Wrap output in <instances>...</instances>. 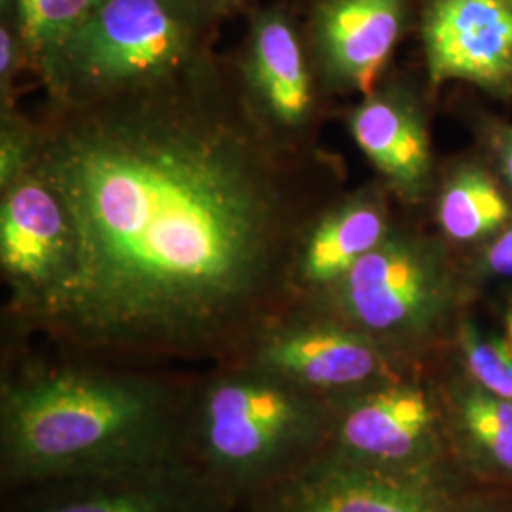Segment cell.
Wrapping results in <instances>:
<instances>
[{"label":"cell","mask_w":512,"mask_h":512,"mask_svg":"<svg viewBox=\"0 0 512 512\" xmlns=\"http://www.w3.org/2000/svg\"><path fill=\"white\" fill-rule=\"evenodd\" d=\"M33 169L73 226L69 268L18 317L112 361H236L291 304L298 239L330 200L325 156L281 145L234 61L90 103L46 105Z\"/></svg>","instance_id":"obj_1"},{"label":"cell","mask_w":512,"mask_h":512,"mask_svg":"<svg viewBox=\"0 0 512 512\" xmlns=\"http://www.w3.org/2000/svg\"><path fill=\"white\" fill-rule=\"evenodd\" d=\"M188 391L103 366L31 368L4 380V484L44 486L186 458Z\"/></svg>","instance_id":"obj_2"},{"label":"cell","mask_w":512,"mask_h":512,"mask_svg":"<svg viewBox=\"0 0 512 512\" xmlns=\"http://www.w3.org/2000/svg\"><path fill=\"white\" fill-rule=\"evenodd\" d=\"M329 403L243 361L188 391L184 452L222 494L260 495L321 454Z\"/></svg>","instance_id":"obj_3"},{"label":"cell","mask_w":512,"mask_h":512,"mask_svg":"<svg viewBox=\"0 0 512 512\" xmlns=\"http://www.w3.org/2000/svg\"><path fill=\"white\" fill-rule=\"evenodd\" d=\"M192 0H99L40 78L54 103L141 92L200 69L215 25Z\"/></svg>","instance_id":"obj_4"},{"label":"cell","mask_w":512,"mask_h":512,"mask_svg":"<svg viewBox=\"0 0 512 512\" xmlns=\"http://www.w3.org/2000/svg\"><path fill=\"white\" fill-rule=\"evenodd\" d=\"M463 281L440 236L395 224L319 302L395 359L429 344L458 310ZM302 304V302H300Z\"/></svg>","instance_id":"obj_5"},{"label":"cell","mask_w":512,"mask_h":512,"mask_svg":"<svg viewBox=\"0 0 512 512\" xmlns=\"http://www.w3.org/2000/svg\"><path fill=\"white\" fill-rule=\"evenodd\" d=\"M236 361L268 370L327 403L395 380L397 359L323 308L291 302L274 313Z\"/></svg>","instance_id":"obj_6"},{"label":"cell","mask_w":512,"mask_h":512,"mask_svg":"<svg viewBox=\"0 0 512 512\" xmlns=\"http://www.w3.org/2000/svg\"><path fill=\"white\" fill-rule=\"evenodd\" d=\"M232 61L245 101L268 133L285 147H315L327 93L304 27L279 6L256 8Z\"/></svg>","instance_id":"obj_7"},{"label":"cell","mask_w":512,"mask_h":512,"mask_svg":"<svg viewBox=\"0 0 512 512\" xmlns=\"http://www.w3.org/2000/svg\"><path fill=\"white\" fill-rule=\"evenodd\" d=\"M260 512H450L437 467L384 469L317 454L262 492Z\"/></svg>","instance_id":"obj_8"},{"label":"cell","mask_w":512,"mask_h":512,"mask_svg":"<svg viewBox=\"0 0 512 512\" xmlns=\"http://www.w3.org/2000/svg\"><path fill=\"white\" fill-rule=\"evenodd\" d=\"M73 226L37 169L0 188V270L14 319L31 310L69 268Z\"/></svg>","instance_id":"obj_9"},{"label":"cell","mask_w":512,"mask_h":512,"mask_svg":"<svg viewBox=\"0 0 512 512\" xmlns=\"http://www.w3.org/2000/svg\"><path fill=\"white\" fill-rule=\"evenodd\" d=\"M332 418V454L384 469L433 467L439 412L421 385L399 378L340 401Z\"/></svg>","instance_id":"obj_10"},{"label":"cell","mask_w":512,"mask_h":512,"mask_svg":"<svg viewBox=\"0 0 512 512\" xmlns=\"http://www.w3.org/2000/svg\"><path fill=\"white\" fill-rule=\"evenodd\" d=\"M420 29L431 88L465 82L512 97V0H425Z\"/></svg>","instance_id":"obj_11"},{"label":"cell","mask_w":512,"mask_h":512,"mask_svg":"<svg viewBox=\"0 0 512 512\" xmlns=\"http://www.w3.org/2000/svg\"><path fill=\"white\" fill-rule=\"evenodd\" d=\"M410 21V0H311L304 25L327 95L372 92Z\"/></svg>","instance_id":"obj_12"},{"label":"cell","mask_w":512,"mask_h":512,"mask_svg":"<svg viewBox=\"0 0 512 512\" xmlns=\"http://www.w3.org/2000/svg\"><path fill=\"white\" fill-rule=\"evenodd\" d=\"M348 131L393 198L416 207L433 196V143L420 95L410 84L382 80L349 110Z\"/></svg>","instance_id":"obj_13"},{"label":"cell","mask_w":512,"mask_h":512,"mask_svg":"<svg viewBox=\"0 0 512 512\" xmlns=\"http://www.w3.org/2000/svg\"><path fill=\"white\" fill-rule=\"evenodd\" d=\"M382 181L330 200L308 222L294 249L291 302L315 304L395 228Z\"/></svg>","instance_id":"obj_14"},{"label":"cell","mask_w":512,"mask_h":512,"mask_svg":"<svg viewBox=\"0 0 512 512\" xmlns=\"http://www.w3.org/2000/svg\"><path fill=\"white\" fill-rule=\"evenodd\" d=\"M38 488L16 512H226L230 503L188 458Z\"/></svg>","instance_id":"obj_15"},{"label":"cell","mask_w":512,"mask_h":512,"mask_svg":"<svg viewBox=\"0 0 512 512\" xmlns=\"http://www.w3.org/2000/svg\"><path fill=\"white\" fill-rule=\"evenodd\" d=\"M433 217L450 247L480 249L512 224V198L494 167L459 160L433 190Z\"/></svg>","instance_id":"obj_16"},{"label":"cell","mask_w":512,"mask_h":512,"mask_svg":"<svg viewBox=\"0 0 512 512\" xmlns=\"http://www.w3.org/2000/svg\"><path fill=\"white\" fill-rule=\"evenodd\" d=\"M452 421L465 452L480 467L512 480V403L486 393L473 382L452 397Z\"/></svg>","instance_id":"obj_17"},{"label":"cell","mask_w":512,"mask_h":512,"mask_svg":"<svg viewBox=\"0 0 512 512\" xmlns=\"http://www.w3.org/2000/svg\"><path fill=\"white\" fill-rule=\"evenodd\" d=\"M97 4L99 0H0L2 16L16 25L38 82L59 46Z\"/></svg>","instance_id":"obj_18"},{"label":"cell","mask_w":512,"mask_h":512,"mask_svg":"<svg viewBox=\"0 0 512 512\" xmlns=\"http://www.w3.org/2000/svg\"><path fill=\"white\" fill-rule=\"evenodd\" d=\"M458 346L469 382L512 403V353L505 340L484 334L473 323H461Z\"/></svg>","instance_id":"obj_19"},{"label":"cell","mask_w":512,"mask_h":512,"mask_svg":"<svg viewBox=\"0 0 512 512\" xmlns=\"http://www.w3.org/2000/svg\"><path fill=\"white\" fill-rule=\"evenodd\" d=\"M37 152V122L21 110H0V188L27 173Z\"/></svg>","instance_id":"obj_20"},{"label":"cell","mask_w":512,"mask_h":512,"mask_svg":"<svg viewBox=\"0 0 512 512\" xmlns=\"http://www.w3.org/2000/svg\"><path fill=\"white\" fill-rule=\"evenodd\" d=\"M31 71V61L12 19L2 16L0 23V110L16 109L14 88L19 74Z\"/></svg>","instance_id":"obj_21"},{"label":"cell","mask_w":512,"mask_h":512,"mask_svg":"<svg viewBox=\"0 0 512 512\" xmlns=\"http://www.w3.org/2000/svg\"><path fill=\"white\" fill-rule=\"evenodd\" d=\"M475 272L488 279L512 283V224L476 249Z\"/></svg>","instance_id":"obj_22"},{"label":"cell","mask_w":512,"mask_h":512,"mask_svg":"<svg viewBox=\"0 0 512 512\" xmlns=\"http://www.w3.org/2000/svg\"><path fill=\"white\" fill-rule=\"evenodd\" d=\"M486 147L492 156V167L512 198V124L492 122L486 128Z\"/></svg>","instance_id":"obj_23"},{"label":"cell","mask_w":512,"mask_h":512,"mask_svg":"<svg viewBox=\"0 0 512 512\" xmlns=\"http://www.w3.org/2000/svg\"><path fill=\"white\" fill-rule=\"evenodd\" d=\"M196 6H200L205 14L220 21V18L234 14L239 8L251 4V0H192Z\"/></svg>","instance_id":"obj_24"},{"label":"cell","mask_w":512,"mask_h":512,"mask_svg":"<svg viewBox=\"0 0 512 512\" xmlns=\"http://www.w3.org/2000/svg\"><path fill=\"white\" fill-rule=\"evenodd\" d=\"M505 344H507V348L512 353V310H509L507 313V319H505Z\"/></svg>","instance_id":"obj_25"},{"label":"cell","mask_w":512,"mask_h":512,"mask_svg":"<svg viewBox=\"0 0 512 512\" xmlns=\"http://www.w3.org/2000/svg\"><path fill=\"white\" fill-rule=\"evenodd\" d=\"M476 512H499V511H476Z\"/></svg>","instance_id":"obj_26"}]
</instances>
